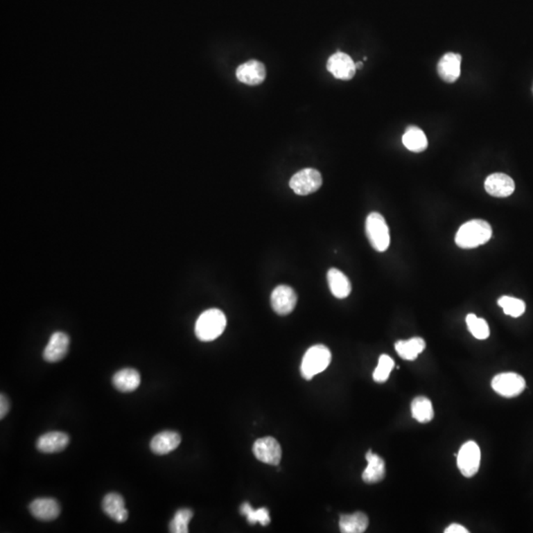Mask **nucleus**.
Wrapping results in <instances>:
<instances>
[{"label":"nucleus","mask_w":533,"mask_h":533,"mask_svg":"<svg viewBox=\"0 0 533 533\" xmlns=\"http://www.w3.org/2000/svg\"><path fill=\"white\" fill-rule=\"evenodd\" d=\"M402 141H403L405 148L412 152H423L428 148V139L425 132L419 129L418 127H413V125L407 128L406 132L402 137Z\"/></svg>","instance_id":"24"},{"label":"nucleus","mask_w":533,"mask_h":533,"mask_svg":"<svg viewBox=\"0 0 533 533\" xmlns=\"http://www.w3.org/2000/svg\"><path fill=\"white\" fill-rule=\"evenodd\" d=\"M356 64L350 55L345 53L337 52L328 59L327 71L335 78L341 80H351L356 74Z\"/></svg>","instance_id":"9"},{"label":"nucleus","mask_w":533,"mask_h":533,"mask_svg":"<svg viewBox=\"0 0 533 533\" xmlns=\"http://www.w3.org/2000/svg\"><path fill=\"white\" fill-rule=\"evenodd\" d=\"M328 285L332 295L337 299H346L351 292V281L345 274L338 269L329 270L327 274Z\"/></svg>","instance_id":"20"},{"label":"nucleus","mask_w":533,"mask_h":533,"mask_svg":"<svg viewBox=\"0 0 533 533\" xmlns=\"http://www.w3.org/2000/svg\"><path fill=\"white\" fill-rule=\"evenodd\" d=\"M331 351L327 347L316 345L307 350L302 358V374L304 378H313L316 374L324 372L331 362Z\"/></svg>","instance_id":"3"},{"label":"nucleus","mask_w":533,"mask_h":533,"mask_svg":"<svg viewBox=\"0 0 533 533\" xmlns=\"http://www.w3.org/2000/svg\"><path fill=\"white\" fill-rule=\"evenodd\" d=\"M69 444V435L62 432H50L39 437L36 446L41 453H55L64 451Z\"/></svg>","instance_id":"18"},{"label":"nucleus","mask_w":533,"mask_h":533,"mask_svg":"<svg viewBox=\"0 0 533 533\" xmlns=\"http://www.w3.org/2000/svg\"><path fill=\"white\" fill-rule=\"evenodd\" d=\"M113 384L121 392H132L141 385V374L134 369H124L113 376Z\"/></svg>","instance_id":"21"},{"label":"nucleus","mask_w":533,"mask_h":533,"mask_svg":"<svg viewBox=\"0 0 533 533\" xmlns=\"http://www.w3.org/2000/svg\"><path fill=\"white\" fill-rule=\"evenodd\" d=\"M356 67H357V69H362V62H357V64H356Z\"/></svg>","instance_id":"33"},{"label":"nucleus","mask_w":533,"mask_h":533,"mask_svg":"<svg viewBox=\"0 0 533 533\" xmlns=\"http://www.w3.org/2000/svg\"><path fill=\"white\" fill-rule=\"evenodd\" d=\"M516 185L513 179L504 173H494L487 177L485 190L489 195L495 198H507L514 192Z\"/></svg>","instance_id":"15"},{"label":"nucleus","mask_w":533,"mask_h":533,"mask_svg":"<svg viewBox=\"0 0 533 533\" xmlns=\"http://www.w3.org/2000/svg\"><path fill=\"white\" fill-rule=\"evenodd\" d=\"M194 513L190 509L177 511L175 516L169 523V530L172 533H188L189 523L192 520Z\"/></svg>","instance_id":"27"},{"label":"nucleus","mask_w":533,"mask_h":533,"mask_svg":"<svg viewBox=\"0 0 533 533\" xmlns=\"http://www.w3.org/2000/svg\"><path fill=\"white\" fill-rule=\"evenodd\" d=\"M466 324L472 336L478 340H486L490 336V328L485 319L477 317L470 313L466 317Z\"/></svg>","instance_id":"26"},{"label":"nucleus","mask_w":533,"mask_h":533,"mask_svg":"<svg viewBox=\"0 0 533 533\" xmlns=\"http://www.w3.org/2000/svg\"><path fill=\"white\" fill-rule=\"evenodd\" d=\"M457 466L464 477L470 478L478 472L480 467L481 451L473 441L465 442L458 451Z\"/></svg>","instance_id":"5"},{"label":"nucleus","mask_w":533,"mask_h":533,"mask_svg":"<svg viewBox=\"0 0 533 533\" xmlns=\"http://www.w3.org/2000/svg\"><path fill=\"white\" fill-rule=\"evenodd\" d=\"M340 530L344 533H362L369 527V518L362 512L351 514H343L340 518Z\"/></svg>","instance_id":"22"},{"label":"nucleus","mask_w":533,"mask_h":533,"mask_svg":"<svg viewBox=\"0 0 533 533\" xmlns=\"http://www.w3.org/2000/svg\"><path fill=\"white\" fill-rule=\"evenodd\" d=\"M462 60L460 53H446L437 64V71L439 78L446 83L455 82L462 73Z\"/></svg>","instance_id":"12"},{"label":"nucleus","mask_w":533,"mask_h":533,"mask_svg":"<svg viewBox=\"0 0 533 533\" xmlns=\"http://www.w3.org/2000/svg\"><path fill=\"white\" fill-rule=\"evenodd\" d=\"M425 349L426 342L420 337H414V338L407 340V341H402L401 340L395 344V350H396L398 355L405 360H416Z\"/></svg>","instance_id":"23"},{"label":"nucleus","mask_w":533,"mask_h":533,"mask_svg":"<svg viewBox=\"0 0 533 533\" xmlns=\"http://www.w3.org/2000/svg\"><path fill=\"white\" fill-rule=\"evenodd\" d=\"M367 239L374 250L384 252L390 245V228L381 213H372L365 220Z\"/></svg>","instance_id":"4"},{"label":"nucleus","mask_w":533,"mask_h":533,"mask_svg":"<svg viewBox=\"0 0 533 533\" xmlns=\"http://www.w3.org/2000/svg\"><path fill=\"white\" fill-rule=\"evenodd\" d=\"M498 304L502 307L504 313L512 317H520L525 311L523 300L512 297H502L498 300Z\"/></svg>","instance_id":"29"},{"label":"nucleus","mask_w":533,"mask_h":533,"mask_svg":"<svg viewBox=\"0 0 533 533\" xmlns=\"http://www.w3.org/2000/svg\"><path fill=\"white\" fill-rule=\"evenodd\" d=\"M492 388L503 397L518 396L525 388V381L520 374L504 372L498 374L492 381Z\"/></svg>","instance_id":"7"},{"label":"nucleus","mask_w":533,"mask_h":533,"mask_svg":"<svg viewBox=\"0 0 533 533\" xmlns=\"http://www.w3.org/2000/svg\"><path fill=\"white\" fill-rule=\"evenodd\" d=\"M444 532L446 533H469V530H466L464 527H462V525H458V523H453V525H449L448 527H446V530H444Z\"/></svg>","instance_id":"32"},{"label":"nucleus","mask_w":533,"mask_h":533,"mask_svg":"<svg viewBox=\"0 0 533 533\" xmlns=\"http://www.w3.org/2000/svg\"><path fill=\"white\" fill-rule=\"evenodd\" d=\"M412 416L419 423H429L434 419L435 412L432 402L425 396H418L412 401Z\"/></svg>","instance_id":"25"},{"label":"nucleus","mask_w":533,"mask_h":533,"mask_svg":"<svg viewBox=\"0 0 533 533\" xmlns=\"http://www.w3.org/2000/svg\"><path fill=\"white\" fill-rule=\"evenodd\" d=\"M102 509L104 513L116 523H125L129 518V512L125 509L124 498L118 493H109L105 496Z\"/></svg>","instance_id":"16"},{"label":"nucleus","mask_w":533,"mask_h":533,"mask_svg":"<svg viewBox=\"0 0 533 533\" xmlns=\"http://www.w3.org/2000/svg\"><path fill=\"white\" fill-rule=\"evenodd\" d=\"M227 327V317L220 309L211 308L202 313L195 326V336L200 341L218 339Z\"/></svg>","instance_id":"2"},{"label":"nucleus","mask_w":533,"mask_h":533,"mask_svg":"<svg viewBox=\"0 0 533 533\" xmlns=\"http://www.w3.org/2000/svg\"><path fill=\"white\" fill-rule=\"evenodd\" d=\"M322 186V176L317 170L306 168L300 170L292 177L290 187L295 194L307 195L318 191Z\"/></svg>","instance_id":"6"},{"label":"nucleus","mask_w":533,"mask_h":533,"mask_svg":"<svg viewBox=\"0 0 533 533\" xmlns=\"http://www.w3.org/2000/svg\"><path fill=\"white\" fill-rule=\"evenodd\" d=\"M9 408H10V404H9L8 399L4 394H1L0 396V419H3L4 417L8 413Z\"/></svg>","instance_id":"31"},{"label":"nucleus","mask_w":533,"mask_h":533,"mask_svg":"<svg viewBox=\"0 0 533 533\" xmlns=\"http://www.w3.org/2000/svg\"><path fill=\"white\" fill-rule=\"evenodd\" d=\"M492 234V227L487 221L472 220L467 221L458 229L455 235V243L462 249L476 248L487 243Z\"/></svg>","instance_id":"1"},{"label":"nucleus","mask_w":533,"mask_h":533,"mask_svg":"<svg viewBox=\"0 0 533 533\" xmlns=\"http://www.w3.org/2000/svg\"><path fill=\"white\" fill-rule=\"evenodd\" d=\"M297 295L288 286H279L271 295V304L274 313L279 315H288L297 306Z\"/></svg>","instance_id":"10"},{"label":"nucleus","mask_w":533,"mask_h":533,"mask_svg":"<svg viewBox=\"0 0 533 533\" xmlns=\"http://www.w3.org/2000/svg\"><path fill=\"white\" fill-rule=\"evenodd\" d=\"M367 466L362 472V478L365 483H378L385 477V462L381 456L374 455L372 451H367Z\"/></svg>","instance_id":"19"},{"label":"nucleus","mask_w":533,"mask_h":533,"mask_svg":"<svg viewBox=\"0 0 533 533\" xmlns=\"http://www.w3.org/2000/svg\"><path fill=\"white\" fill-rule=\"evenodd\" d=\"M266 67L262 62L250 60L245 64L239 65L236 76L241 82L246 85L255 86L264 82L266 79Z\"/></svg>","instance_id":"11"},{"label":"nucleus","mask_w":533,"mask_h":533,"mask_svg":"<svg viewBox=\"0 0 533 533\" xmlns=\"http://www.w3.org/2000/svg\"><path fill=\"white\" fill-rule=\"evenodd\" d=\"M30 513L37 520L52 521L57 520L60 514V506L53 498H39L29 506Z\"/></svg>","instance_id":"13"},{"label":"nucleus","mask_w":533,"mask_h":533,"mask_svg":"<svg viewBox=\"0 0 533 533\" xmlns=\"http://www.w3.org/2000/svg\"><path fill=\"white\" fill-rule=\"evenodd\" d=\"M254 455L260 462L270 465H278L281 460L280 444L274 437H266L257 439L253 446Z\"/></svg>","instance_id":"8"},{"label":"nucleus","mask_w":533,"mask_h":533,"mask_svg":"<svg viewBox=\"0 0 533 533\" xmlns=\"http://www.w3.org/2000/svg\"><path fill=\"white\" fill-rule=\"evenodd\" d=\"M241 513L246 516L249 523L254 525V523H259L263 527L270 523V514L266 507H261V509H254L248 503H244L241 506Z\"/></svg>","instance_id":"28"},{"label":"nucleus","mask_w":533,"mask_h":533,"mask_svg":"<svg viewBox=\"0 0 533 533\" xmlns=\"http://www.w3.org/2000/svg\"><path fill=\"white\" fill-rule=\"evenodd\" d=\"M181 444V436L176 432L165 430L152 437L150 442V449L157 455H168L175 451Z\"/></svg>","instance_id":"17"},{"label":"nucleus","mask_w":533,"mask_h":533,"mask_svg":"<svg viewBox=\"0 0 533 533\" xmlns=\"http://www.w3.org/2000/svg\"><path fill=\"white\" fill-rule=\"evenodd\" d=\"M69 337L64 332H55L49 340L44 350L43 358L48 362H58L67 356L69 351Z\"/></svg>","instance_id":"14"},{"label":"nucleus","mask_w":533,"mask_h":533,"mask_svg":"<svg viewBox=\"0 0 533 533\" xmlns=\"http://www.w3.org/2000/svg\"><path fill=\"white\" fill-rule=\"evenodd\" d=\"M394 367V360L387 355H381L378 360V365L374 372V379L376 383H383L387 381L391 372Z\"/></svg>","instance_id":"30"}]
</instances>
